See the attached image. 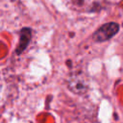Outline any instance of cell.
Instances as JSON below:
<instances>
[{"mask_svg": "<svg viewBox=\"0 0 123 123\" xmlns=\"http://www.w3.org/2000/svg\"><path fill=\"white\" fill-rule=\"evenodd\" d=\"M31 38V30L30 29H23L20 33V41L18 43V47L16 50V53H21L28 45Z\"/></svg>", "mask_w": 123, "mask_h": 123, "instance_id": "7a4b0ae2", "label": "cell"}, {"mask_svg": "<svg viewBox=\"0 0 123 123\" xmlns=\"http://www.w3.org/2000/svg\"><path fill=\"white\" fill-rule=\"evenodd\" d=\"M119 31V26L115 22H109L101 26L94 34H93V38L94 40L98 42L106 41L111 38L114 35L117 34Z\"/></svg>", "mask_w": 123, "mask_h": 123, "instance_id": "6da1fadb", "label": "cell"}]
</instances>
